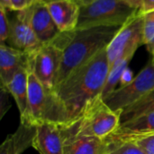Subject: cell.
<instances>
[{"mask_svg":"<svg viewBox=\"0 0 154 154\" xmlns=\"http://www.w3.org/2000/svg\"><path fill=\"white\" fill-rule=\"evenodd\" d=\"M154 111V88L139 101L122 112L121 123L135 119L141 115Z\"/></svg>","mask_w":154,"mask_h":154,"instance_id":"19","label":"cell"},{"mask_svg":"<svg viewBox=\"0 0 154 154\" xmlns=\"http://www.w3.org/2000/svg\"><path fill=\"white\" fill-rule=\"evenodd\" d=\"M35 134V126L21 123L18 130L8 135L0 146V154H21L30 145Z\"/></svg>","mask_w":154,"mask_h":154,"instance_id":"17","label":"cell"},{"mask_svg":"<svg viewBox=\"0 0 154 154\" xmlns=\"http://www.w3.org/2000/svg\"><path fill=\"white\" fill-rule=\"evenodd\" d=\"M27 66V54L5 44H0L1 86L5 87L21 68Z\"/></svg>","mask_w":154,"mask_h":154,"instance_id":"14","label":"cell"},{"mask_svg":"<svg viewBox=\"0 0 154 154\" xmlns=\"http://www.w3.org/2000/svg\"><path fill=\"white\" fill-rule=\"evenodd\" d=\"M152 133H154V111L121 123L119 128L104 141L106 143H126Z\"/></svg>","mask_w":154,"mask_h":154,"instance_id":"11","label":"cell"},{"mask_svg":"<svg viewBox=\"0 0 154 154\" xmlns=\"http://www.w3.org/2000/svg\"><path fill=\"white\" fill-rule=\"evenodd\" d=\"M0 5L5 7L7 11H13L11 0H0Z\"/></svg>","mask_w":154,"mask_h":154,"instance_id":"26","label":"cell"},{"mask_svg":"<svg viewBox=\"0 0 154 154\" xmlns=\"http://www.w3.org/2000/svg\"><path fill=\"white\" fill-rule=\"evenodd\" d=\"M144 154H154V133L136 138L133 141Z\"/></svg>","mask_w":154,"mask_h":154,"instance_id":"22","label":"cell"},{"mask_svg":"<svg viewBox=\"0 0 154 154\" xmlns=\"http://www.w3.org/2000/svg\"><path fill=\"white\" fill-rule=\"evenodd\" d=\"M47 6L60 32H69L77 28L81 7L78 0H60Z\"/></svg>","mask_w":154,"mask_h":154,"instance_id":"13","label":"cell"},{"mask_svg":"<svg viewBox=\"0 0 154 154\" xmlns=\"http://www.w3.org/2000/svg\"><path fill=\"white\" fill-rule=\"evenodd\" d=\"M133 54L124 55L118 58L113 65L109 68V73L107 75V79L105 84V87L102 92V97L105 99L111 93H113L116 89V85L124 76L125 71L127 70L128 64L133 58Z\"/></svg>","mask_w":154,"mask_h":154,"instance_id":"18","label":"cell"},{"mask_svg":"<svg viewBox=\"0 0 154 154\" xmlns=\"http://www.w3.org/2000/svg\"><path fill=\"white\" fill-rule=\"evenodd\" d=\"M121 115L122 112L112 110L102 95H98L87 103L77 120L61 127L69 134L96 137L104 141L119 128Z\"/></svg>","mask_w":154,"mask_h":154,"instance_id":"3","label":"cell"},{"mask_svg":"<svg viewBox=\"0 0 154 154\" xmlns=\"http://www.w3.org/2000/svg\"><path fill=\"white\" fill-rule=\"evenodd\" d=\"M62 133L64 137L63 154H103L107 148L105 141L96 137L69 134L63 130Z\"/></svg>","mask_w":154,"mask_h":154,"instance_id":"15","label":"cell"},{"mask_svg":"<svg viewBox=\"0 0 154 154\" xmlns=\"http://www.w3.org/2000/svg\"><path fill=\"white\" fill-rule=\"evenodd\" d=\"M42 3H44L45 5H49V4H51V3H54V2H57V1H60V0H41Z\"/></svg>","mask_w":154,"mask_h":154,"instance_id":"28","label":"cell"},{"mask_svg":"<svg viewBox=\"0 0 154 154\" xmlns=\"http://www.w3.org/2000/svg\"><path fill=\"white\" fill-rule=\"evenodd\" d=\"M43 123L66 125L68 120L54 91L45 88L29 70L27 114L25 121L21 123L36 126Z\"/></svg>","mask_w":154,"mask_h":154,"instance_id":"4","label":"cell"},{"mask_svg":"<svg viewBox=\"0 0 154 154\" xmlns=\"http://www.w3.org/2000/svg\"><path fill=\"white\" fill-rule=\"evenodd\" d=\"M41 0H11L12 10L13 11H20L26 8L31 7L35 3Z\"/></svg>","mask_w":154,"mask_h":154,"instance_id":"25","label":"cell"},{"mask_svg":"<svg viewBox=\"0 0 154 154\" xmlns=\"http://www.w3.org/2000/svg\"><path fill=\"white\" fill-rule=\"evenodd\" d=\"M139 14V10L128 0H95L81 5L76 29L124 25L129 19Z\"/></svg>","mask_w":154,"mask_h":154,"instance_id":"5","label":"cell"},{"mask_svg":"<svg viewBox=\"0 0 154 154\" xmlns=\"http://www.w3.org/2000/svg\"><path fill=\"white\" fill-rule=\"evenodd\" d=\"M14 15L10 20L9 35L7 42L10 46L32 54L43 44L36 37L32 25V6L20 11H14Z\"/></svg>","mask_w":154,"mask_h":154,"instance_id":"9","label":"cell"},{"mask_svg":"<svg viewBox=\"0 0 154 154\" xmlns=\"http://www.w3.org/2000/svg\"><path fill=\"white\" fill-rule=\"evenodd\" d=\"M78 1L80 3L81 5H88V4L94 2L95 0H78Z\"/></svg>","mask_w":154,"mask_h":154,"instance_id":"27","label":"cell"},{"mask_svg":"<svg viewBox=\"0 0 154 154\" xmlns=\"http://www.w3.org/2000/svg\"><path fill=\"white\" fill-rule=\"evenodd\" d=\"M103 154H144L133 142L107 143V148Z\"/></svg>","mask_w":154,"mask_h":154,"instance_id":"21","label":"cell"},{"mask_svg":"<svg viewBox=\"0 0 154 154\" xmlns=\"http://www.w3.org/2000/svg\"><path fill=\"white\" fill-rule=\"evenodd\" d=\"M10 28V20L8 18L7 10L0 5V41L1 44H5L8 39Z\"/></svg>","mask_w":154,"mask_h":154,"instance_id":"23","label":"cell"},{"mask_svg":"<svg viewBox=\"0 0 154 154\" xmlns=\"http://www.w3.org/2000/svg\"><path fill=\"white\" fill-rule=\"evenodd\" d=\"M129 3L136 7L141 14L154 11V0H128Z\"/></svg>","mask_w":154,"mask_h":154,"instance_id":"24","label":"cell"},{"mask_svg":"<svg viewBox=\"0 0 154 154\" xmlns=\"http://www.w3.org/2000/svg\"><path fill=\"white\" fill-rule=\"evenodd\" d=\"M143 44L154 59V11L143 14Z\"/></svg>","mask_w":154,"mask_h":154,"instance_id":"20","label":"cell"},{"mask_svg":"<svg viewBox=\"0 0 154 154\" xmlns=\"http://www.w3.org/2000/svg\"><path fill=\"white\" fill-rule=\"evenodd\" d=\"M32 146L40 154H63L64 137L61 125L53 123L36 125Z\"/></svg>","mask_w":154,"mask_h":154,"instance_id":"10","label":"cell"},{"mask_svg":"<svg viewBox=\"0 0 154 154\" xmlns=\"http://www.w3.org/2000/svg\"><path fill=\"white\" fill-rule=\"evenodd\" d=\"M152 60H153V61H154V59H152Z\"/></svg>","mask_w":154,"mask_h":154,"instance_id":"29","label":"cell"},{"mask_svg":"<svg viewBox=\"0 0 154 154\" xmlns=\"http://www.w3.org/2000/svg\"><path fill=\"white\" fill-rule=\"evenodd\" d=\"M28 78H29V66L21 68L5 87L10 93L18 107L20 113L21 123L26 119L28 108ZM3 87V86H2Z\"/></svg>","mask_w":154,"mask_h":154,"instance_id":"16","label":"cell"},{"mask_svg":"<svg viewBox=\"0 0 154 154\" xmlns=\"http://www.w3.org/2000/svg\"><path fill=\"white\" fill-rule=\"evenodd\" d=\"M108 73L106 48L56 86L54 93L66 113V125L79 117L89 101L102 95Z\"/></svg>","mask_w":154,"mask_h":154,"instance_id":"1","label":"cell"},{"mask_svg":"<svg viewBox=\"0 0 154 154\" xmlns=\"http://www.w3.org/2000/svg\"><path fill=\"white\" fill-rule=\"evenodd\" d=\"M64 43L60 34L28 55L29 70L47 89L54 91L62 63Z\"/></svg>","mask_w":154,"mask_h":154,"instance_id":"6","label":"cell"},{"mask_svg":"<svg viewBox=\"0 0 154 154\" xmlns=\"http://www.w3.org/2000/svg\"><path fill=\"white\" fill-rule=\"evenodd\" d=\"M31 25L36 37L42 44L51 43L61 33L53 20L47 5L42 1H38L32 5Z\"/></svg>","mask_w":154,"mask_h":154,"instance_id":"12","label":"cell"},{"mask_svg":"<svg viewBox=\"0 0 154 154\" xmlns=\"http://www.w3.org/2000/svg\"><path fill=\"white\" fill-rule=\"evenodd\" d=\"M154 88V61L151 59L146 66L130 82L116 89L104 99L114 111L123 112Z\"/></svg>","mask_w":154,"mask_h":154,"instance_id":"7","label":"cell"},{"mask_svg":"<svg viewBox=\"0 0 154 154\" xmlns=\"http://www.w3.org/2000/svg\"><path fill=\"white\" fill-rule=\"evenodd\" d=\"M121 27L118 25L95 26L63 32L65 45L56 86L73 71L106 49Z\"/></svg>","mask_w":154,"mask_h":154,"instance_id":"2","label":"cell"},{"mask_svg":"<svg viewBox=\"0 0 154 154\" xmlns=\"http://www.w3.org/2000/svg\"><path fill=\"white\" fill-rule=\"evenodd\" d=\"M143 14H137L129 19L117 32L106 47L109 68L120 57L127 54L134 55L143 44Z\"/></svg>","mask_w":154,"mask_h":154,"instance_id":"8","label":"cell"}]
</instances>
